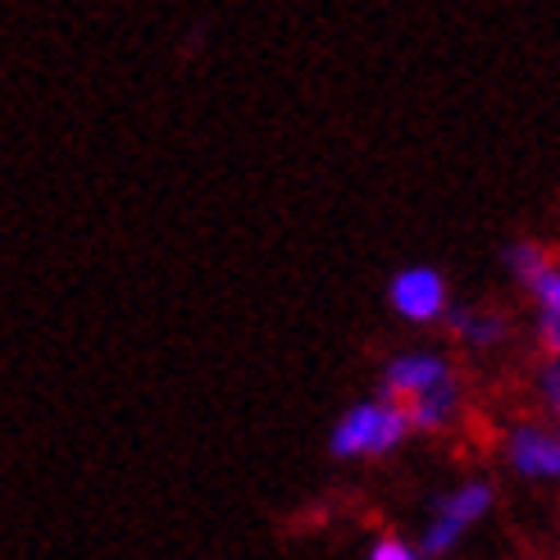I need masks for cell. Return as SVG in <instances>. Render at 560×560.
I'll return each instance as SVG.
<instances>
[{"label": "cell", "instance_id": "8", "mask_svg": "<svg viewBox=\"0 0 560 560\" xmlns=\"http://www.w3.org/2000/svg\"><path fill=\"white\" fill-rule=\"evenodd\" d=\"M497 506V488L492 483H483V479H469V483H460V488H452V492H442L438 501H433V511H442V515H456L460 524H479V520H488V511Z\"/></svg>", "mask_w": 560, "mask_h": 560}, {"label": "cell", "instance_id": "3", "mask_svg": "<svg viewBox=\"0 0 560 560\" xmlns=\"http://www.w3.org/2000/svg\"><path fill=\"white\" fill-rule=\"evenodd\" d=\"M506 465L528 483H560V424H515L506 433Z\"/></svg>", "mask_w": 560, "mask_h": 560}, {"label": "cell", "instance_id": "6", "mask_svg": "<svg viewBox=\"0 0 560 560\" xmlns=\"http://www.w3.org/2000/svg\"><path fill=\"white\" fill-rule=\"evenodd\" d=\"M446 328H452L460 342L479 347V351L483 347H497L511 332L506 315H497V311H469V305H456V301H452V311H446Z\"/></svg>", "mask_w": 560, "mask_h": 560}, {"label": "cell", "instance_id": "11", "mask_svg": "<svg viewBox=\"0 0 560 560\" xmlns=\"http://www.w3.org/2000/svg\"><path fill=\"white\" fill-rule=\"evenodd\" d=\"M538 401H542V410L560 424V355H547V365L538 370Z\"/></svg>", "mask_w": 560, "mask_h": 560}, {"label": "cell", "instance_id": "12", "mask_svg": "<svg viewBox=\"0 0 560 560\" xmlns=\"http://www.w3.org/2000/svg\"><path fill=\"white\" fill-rule=\"evenodd\" d=\"M370 560H415L419 556V542H406V538H374L370 542V551H365Z\"/></svg>", "mask_w": 560, "mask_h": 560}, {"label": "cell", "instance_id": "7", "mask_svg": "<svg viewBox=\"0 0 560 560\" xmlns=\"http://www.w3.org/2000/svg\"><path fill=\"white\" fill-rule=\"evenodd\" d=\"M406 410H410L415 433H442V429L456 419V410H460V383H456V378L442 383V387L424 392V397L406 401Z\"/></svg>", "mask_w": 560, "mask_h": 560}, {"label": "cell", "instance_id": "5", "mask_svg": "<svg viewBox=\"0 0 560 560\" xmlns=\"http://www.w3.org/2000/svg\"><path fill=\"white\" fill-rule=\"evenodd\" d=\"M524 288L538 305V332H542L547 355H560V260L547 256L534 273L524 278Z\"/></svg>", "mask_w": 560, "mask_h": 560}, {"label": "cell", "instance_id": "10", "mask_svg": "<svg viewBox=\"0 0 560 560\" xmlns=\"http://www.w3.org/2000/svg\"><path fill=\"white\" fill-rule=\"evenodd\" d=\"M551 256L547 246H538L534 237H520V242H506V250H501V260H506V269L515 273V283H524L528 273H534L542 260Z\"/></svg>", "mask_w": 560, "mask_h": 560}, {"label": "cell", "instance_id": "4", "mask_svg": "<svg viewBox=\"0 0 560 560\" xmlns=\"http://www.w3.org/2000/svg\"><path fill=\"white\" fill-rule=\"evenodd\" d=\"M452 378H456V370L442 351H401L383 365V392L397 397L401 406L424 397V392H433V387H442V383H452Z\"/></svg>", "mask_w": 560, "mask_h": 560}, {"label": "cell", "instance_id": "1", "mask_svg": "<svg viewBox=\"0 0 560 560\" xmlns=\"http://www.w3.org/2000/svg\"><path fill=\"white\" fill-rule=\"evenodd\" d=\"M410 433H415L410 410L397 397L378 392V397L355 401L338 415V424L328 433V452L338 460H378L397 452Z\"/></svg>", "mask_w": 560, "mask_h": 560}, {"label": "cell", "instance_id": "9", "mask_svg": "<svg viewBox=\"0 0 560 560\" xmlns=\"http://www.w3.org/2000/svg\"><path fill=\"white\" fill-rule=\"evenodd\" d=\"M465 534H469V524H460L456 515L433 511V520L424 524V534H419L415 542H419V556L438 560V556H452V551L460 547V538H465Z\"/></svg>", "mask_w": 560, "mask_h": 560}, {"label": "cell", "instance_id": "2", "mask_svg": "<svg viewBox=\"0 0 560 560\" xmlns=\"http://www.w3.org/2000/svg\"><path fill=\"white\" fill-rule=\"evenodd\" d=\"M387 305H392V315H401L406 324H446L452 288H446L442 269L406 265V269H397L387 278Z\"/></svg>", "mask_w": 560, "mask_h": 560}]
</instances>
